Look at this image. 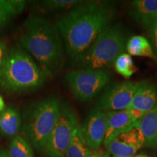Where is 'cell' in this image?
<instances>
[{
	"instance_id": "obj_1",
	"label": "cell",
	"mask_w": 157,
	"mask_h": 157,
	"mask_svg": "<svg viewBox=\"0 0 157 157\" xmlns=\"http://www.w3.org/2000/svg\"><path fill=\"white\" fill-rule=\"evenodd\" d=\"M116 10L110 3L85 1L56 21L66 54L74 60L84 52L103 30L111 25Z\"/></svg>"
},
{
	"instance_id": "obj_2",
	"label": "cell",
	"mask_w": 157,
	"mask_h": 157,
	"mask_svg": "<svg viewBox=\"0 0 157 157\" xmlns=\"http://www.w3.org/2000/svg\"><path fill=\"white\" fill-rule=\"evenodd\" d=\"M19 42L48 76L61 70L64 65V45L60 31L51 21L37 15L27 18Z\"/></svg>"
},
{
	"instance_id": "obj_3",
	"label": "cell",
	"mask_w": 157,
	"mask_h": 157,
	"mask_svg": "<svg viewBox=\"0 0 157 157\" xmlns=\"http://www.w3.org/2000/svg\"><path fill=\"white\" fill-rule=\"evenodd\" d=\"M48 77L26 51L11 48L0 71V90L10 94L28 93L42 87Z\"/></svg>"
},
{
	"instance_id": "obj_4",
	"label": "cell",
	"mask_w": 157,
	"mask_h": 157,
	"mask_svg": "<svg viewBox=\"0 0 157 157\" xmlns=\"http://www.w3.org/2000/svg\"><path fill=\"white\" fill-rule=\"evenodd\" d=\"M60 101L57 96L34 101L21 113L22 137L39 152H43L58 119Z\"/></svg>"
},
{
	"instance_id": "obj_5",
	"label": "cell",
	"mask_w": 157,
	"mask_h": 157,
	"mask_svg": "<svg viewBox=\"0 0 157 157\" xmlns=\"http://www.w3.org/2000/svg\"><path fill=\"white\" fill-rule=\"evenodd\" d=\"M125 42L122 26L120 24L110 25L73 61L79 68L105 70L113 64L117 57L126 50Z\"/></svg>"
},
{
	"instance_id": "obj_6",
	"label": "cell",
	"mask_w": 157,
	"mask_h": 157,
	"mask_svg": "<svg viewBox=\"0 0 157 157\" xmlns=\"http://www.w3.org/2000/svg\"><path fill=\"white\" fill-rule=\"evenodd\" d=\"M66 83L76 100L87 102L93 99L111 79V75L104 69L78 68L66 74Z\"/></svg>"
},
{
	"instance_id": "obj_7",
	"label": "cell",
	"mask_w": 157,
	"mask_h": 157,
	"mask_svg": "<svg viewBox=\"0 0 157 157\" xmlns=\"http://www.w3.org/2000/svg\"><path fill=\"white\" fill-rule=\"evenodd\" d=\"M78 122L75 111L66 102L61 101L58 119L45 146L46 157L65 156L72 134Z\"/></svg>"
},
{
	"instance_id": "obj_8",
	"label": "cell",
	"mask_w": 157,
	"mask_h": 157,
	"mask_svg": "<svg viewBox=\"0 0 157 157\" xmlns=\"http://www.w3.org/2000/svg\"><path fill=\"white\" fill-rule=\"evenodd\" d=\"M136 87L137 83L127 81L111 84L98 97L95 108L104 112L127 109Z\"/></svg>"
},
{
	"instance_id": "obj_9",
	"label": "cell",
	"mask_w": 157,
	"mask_h": 157,
	"mask_svg": "<svg viewBox=\"0 0 157 157\" xmlns=\"http://www.w3.org/2000/svg\"><path fill=\"white\" fill-rule=\"evenodd\" d=\"M107 152L113 157H132L144 145V139L138 126L120 133L103 143Z\"/></svg>"
},
{
	"instance_id": "obj_10",
	"label": "cell",
	"mask_w": 157,
	"mask_h": 157,
	"mask_svg": "<svg viewBox=\"0 0 157 157\" xmlns=\"http://www.w3.org/2000/svg\"><path fill=\"white\" fill-rule=\"evenodd\" d=\"M83 134L88 146L97 152L104 142L107 130L106 112L93 108L90 111L82 126Z\"/></svg>"
},
{
	"instance_id": "obj_11",
	"label": "cell",
	"mask_w": 157,
	"mask_h": 157,
	"mask_svg": "<svg viewBox=\"0 0 157 157\" xmlns=\"http://www.w3.org/2000/svg\"><path fill=\"white\" fill-rule=\"evenodd\" d=\"M144 115L132 109L106 112L107 130L103 143L137 126Z\"/></svg>"
},
{
	"instance_id": "obj_12",
	"label": "cell",
	"mask_w": 157,
	"mask_h": 157,
	"mask_svg": "<svg viewBox=\"0 0 157 157\" xmlns=\"http://www.w3.org/2000/svg\"><path fill=\"white\" fill-rule=\"evenodd\" d=\"M157 106V87L147 81L137 83L130 105L132 109L146 114Z\"/></svg>"
},
{
	"instance_id": "obj_13",
	"label": "cell",
	"mask_w": 157,
	"mask_h": 157,
	"mask_svg": "<svg viewBox=\"0 0 157 157\" xmlns=\"http://www.w3.org/2000/svg\"><path fill=\"white\" fill-rule=\"evenodd\" d=\"M128 15L147 30L157 19V0H135L127 10Z\"/></svg>"
},
{
	"instance_id": "obj_14",
	"label": "cell",
	"mask_w": 157,
	"mask_h": 157,
	"mask_svg": "<svg viewBox=\"0 0 157 157\" xmlns=\"http://www.w3.org/2000/svg\"><path fill=\"white\" fill-rule=\"evenodd\" d=\"M21 113L16 105H8L0 113V136L13 138L21 130Z\"/></svg>"
},
{
	"instance_id": "obj_15",
	"label": "cell",
	"mask_w": 157,
	"mask_h": 157,
	"mask_svg": "<svg viewBox=\"0 0 157 157\" xmlns=\"http://www.w3.org/2000/svg\"><path fill=\"white\" fill-rule=\"evenodd\" d=\"M137 126L144 139L143 146L157 149V106L143 116Z\"/></svg>"
},
{
	"instance_id": "obj_16",
	"label": "cell",
	"mask_w": 157,
	"mask_h": 157,
	"mask_svg": "<svg viewBox=\"0 0 157 157\" xmlns=\"http://www.w3.org/2000/svg\"><path fill=\"white\" fill-rule=\"evenodd\" d=\"M93 153L84 138L82 125L78 123L72 134L65 157H89Z\"/></svg>"
},
{
	"instance_id": "obj_17",
	"label": "cell",
	"mask_w": 157,
	"mask_h": 157,
	"mask_svg": "<svg viewBox=\"0 0 157 157\" xmlns=\"http://www.w3.org/2000/svg\"><path fill=\"white\" fill-rule=\"evenodd\" d=\"M84 2L81 0H44L35 2V10L42 14L69 11L82 5Z\"/></svg>"
},
{
	"instance_id": "obj_18",
	"label": "cell",
	"mask_w": 157,
	"mask_h": 157,
	"mask_svg": "<svg viewBox=\"0 0 157 157\" xmlns=\"http://www.w3.org/2000/svg\"><path fill=\"white\" fill-rule=\"evenodd\" d=\"M25 1L0 0V31L24 9Z\"/></svg>"
},
{
	"instance_id": "obj_19",
	"label": "cell",
	"mask_w": 157,
	"mask_h": 157,
	"mask_svg": "<svg viewBox=\"0 0 157 157\" xmlns=\"http://www.w3.org/2000/svg\"><path fill=\"white\" fill-rule=\"evenodd\" d=\"M126 50L129 56L146 57L156 60L149 40L140 35L129 38L126 44Z\"/></svg>"
},
{
	"instance_id": "obj_20",
	"label": "cell",
	"mask_w": 157,
	"mask_h": 157,
	"mask_svg": "<svg viewBox=\"0 0 157 157\" xmlns=\"http://www.w3.org/2000/svg\"><path fill=\"white\" fill-rule=\"evenodd\" d=\"M7 153L9 157H34L32 147L19 135L12 139Z\"/></svg>"
},
{
	"instance_id": "obj_21",
	"label": "cell",
	"mask_w": 157,
	"mask_h": 157,
	"mask_svg": "<svg viewBox=\"0 0 157 157\" xmlns=\"http://www.w3.org/2000/svg\"><path fill=\"white\" fill-rule=\"evenodd\" d=\"M113 66L116 71L125 78H129L137 71L131 56L124 52L117 57Z\"/></svg>"
},
{
	"instance_id": "obj_22",
	"label": "cell",
	"mask_w": 157,
	"mask_h": 157,
	"mask_svg": "<svg viewBox=\"0 0 157 157\" xmlns=\"http://www.w3.org/2000/svg\"><path fill=\"white\" fill-rule=\"evenodd\" d=\"M148 31L149 42L151 44L155 57L157 60V19L151 25V26L148 29Z\"/></svg>"
},
{
	"instance_id": "obj_23",
	"label": "cell",
	"mask_w": 157,
	"mask_h": 157,
	"mask_svg": "<svg viewBox=\"0 0 157 157\" xmlns=\"http://www.w3.org/2000/svg\"><path fill=\"white\" fill-rule=\"evenodd\" d=\"M8 50L9 48L7 43L4 40L0 39V71H1L4 63H5Z\"/></svg>"
},
{
	"instance_id": "obj_24",
	"label": "cell",
	"mask_w": 157,
	"mask_h": 157,
	"mask_svg": "<svg viewBox=\"0 0 157 157\" xmlns=\"http://www.w3.org/2000/svg\"><path fill=\"white\" fill-rule=\"evenodd\" d=\"M89 157H110V154L108 152H94Z\"/></svg>"
},
{
	"instance_id": "obj_25",
	"label": "cell",
	"mask_w": 157,
	"mask_h": 157,
	"mask_svg": "<svg viewBox=\"0 0 157 157\" xmlns=\"http://www.w3.org/2000/svg\"><path fill=\"white\" fill-rule=\"evenodd\" d=\"M5 109V101H4L3 98L0 95V113Z\"/></svg>"
},
{
	"instance_id": "obj_26",
	"label": "cell",
	"mask_w": 157,
	"mask_h": 157,
	"mask_svg": "<svg viewBox=\"0 0 157 157\" xmlns=\"http://www.w3.org/2000/svg\"><path fill=\"white\" fill-rule=\"evenodd\" d=\"M0 157H9L7 151L0 150Z\"/></svg>"
},
{
	"instance_id": "obj_27",
	"label": "cell",
	"mask_w": 157,
	"mask_h": 157,
	"mask_svg": "<svg viewBox=\"0 0 157 157\" xmlns=\"http://www.w3.org/2000/svg\"><path fill=\"white\" fill-rule=\"evenodd\" d=\"M132 157H148L146 154H140L138 155H136V156H134Z\"/></svg>"
},
{
	"instance_id": "obj_28",
	"label": "cell",
	"mask_w": 157,
	"mask_h": 157,
	"mask_svg": "<svg viewBox=\"0 0 157 157\" xmlns=\"http://www.w3.org/2000/svg\"><path fill=\"white\" fill-rule=\"evenodd\" d=\"M62 157H65V156H62Z\"/></svg>"
}]
</instances>
